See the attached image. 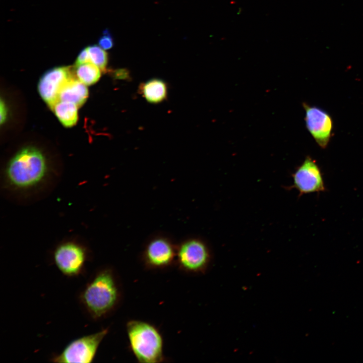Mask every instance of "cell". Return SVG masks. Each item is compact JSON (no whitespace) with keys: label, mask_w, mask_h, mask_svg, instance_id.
<instances>
[{"label":"cell","mask_w":363,"mask_h":363,"mask_svg":"<svg viewBox=\"0 0 363 363\" xmlns=\"http://www.w3.org/2000/svg\"><path fill=\"white\" fill-rule=\"evenodd\" d=\"M306 111L305 122L307 129L317 144L325 148L329 142L333 129L330 115L323 109L303 103Z\"/></svg>","instance_id":"obj_10"},{"label":"cell","mask_w":363,"mask_h":363,"mask_svg":"<svg viewBox=\"0 0 363 363\" xmlns=\"http://www.w3.org/2000/svg\"><path fill=\"white\" fill-rule=\"evenodd\" d=\"M89 258L88 249L81 243L73 240L58 244L52 255L54 266L64 276L68 278L83 275Z\"/></svg>","instance_id":"obj_5"},{"label":"cell","mask_w":363,"mask_h":363,"mask_svg":"<svg viewBox=\"0 0 363 363\" xmlns=\"http://www.w3.org/2000/svg\"><path fill=\"white\" fill-rule=\"evenodd\" d=\"M122 298L119 278L110 266L101 267L95 270L77 295L81 310L93 321H101L113 314L120 306Z\"/></svg>","instance_id":"obj_1"},{"label":"cell","mask_w":363,"mask_h":363,"mask_svg":"<svg viewBox=\"0 0 363 363\" xmlns=\"http://www.w3.org/2000/svg\"><path fill=\"white\" fill-rule=\"evenodd\" d=\"M176 246L169 238L158 235L146 244L141 255L145 269L161 270L175 264Z\"/></svg>","instance_id":"obj_7"},{"label":"cell","mask_w":363,"mask_h":363,"mask_svg":"<svg viewBox=\"0 0 363 363\" xmlns=\"http://www.w3.org/2000/svg\"><path fill=\"white\" fill-rule=\"evenodd\" d=\"M130 350L139 362L159 363L165 360L163 338L153 324L140 320H130L126 325Z\"/></svg>","instance_id":"obj_3"},{"label":"cell","mask_w":363,"mask_h":363,"mask_svg":"<svg viewBox=\"0 0 363 363\" xmlns=\"http://www.w3.org/2000/svg\"><path fill=\"white\" fill-rule=\"evenodd\" d=\"M139 92L150 103L157 104L164 101L167 95V86L161 79L154 78L142 83Z\"/></svg>","instance_id":"obj_12"},{"label":"cell","mask_w":363,"mask_h":363,"mask_svg":"<svg viewBox=\"0 0 363 363\" xmlns=\"http://www.w3.org/2000/svg\"><path fill=\"white\" fill-rule=\"evenodd\" d=\"M78 107L73 102L58 100L50 108L63 125L71 127L77 122Z\"/></svg>","instance_id":"obj_13"},{"label":"cell","mask_w":363,"mask_h":363,"mask_svg":"<svg viewBox=\"0 0 363 363\" xmlns=\"http://www.w3.org/2000/svg\"><path fill=\"white\" fill-rule=\"evenodd\" d=\"M73 69L75 76L86 85L94 84L101 77V69L91 62L75 65Z\"/></svg>","instance_id":"obj_14"},{"label":"cell","mask_w":363,"mask_h":363,"mask_svg":"<svg viewBox=\"0 0 363 363\" xmlns=\"http://www.w3.org/2000/svg\"><path fill=\"white\" fill-rule=\"evenodd\" d=\"M1 124L2 125L6 120L7 116V108L5 102L2 99L0 103Z\"/></svg>","instance_id":"obj_18"},{"label":"cell","mask_w":363,"mask_h":363,"mask_svg":"<svg viewBox=\"0 0 363 363\" xmlns=\"http://www.w3.org/2000/svg\"><path fill=\"white\" fill-rule=\"evenodd\" d=\"M293 184L290 189H295L299 196L307 194L324 192L326 188L322 172L316 162L307 156L302 163L292 173Z\"/></svg>","instance_id":"obj_8"},{"label":"cell","mask_w":363,"mask_h":363,"mask_svg":"<svg viewBox=\"0 0 363 363\" xmlns=\"http://www.w3.org/2000/svg\"><path fill=\"white\" fill-rule=\"evenodd\" d=\"M108 332L109 328L107 327L74 339L59 353L53 354L50 361L57 363L92 362L100 344Z\"/></svg>","instance_id":"obj_6"},{"label":"cell","mask_w":363,"mask_h":363,"mask_svg":"<svg viewBox=\"0 0 363 363\" xmlns=\"http://www.w3.org/2000/svg\"><path fill=\"white\" fill-rule=\"evenodd\" d=\"M90 62L105 71L108 63V55L104 49L100 46L93 45L88 46Z\"/></svg>","instance_id":"obj_15"},{"label":"cell","mask_w":363,"mask_h":363,"mask_svg":"<svg viewBox=\"0 0 363 363\" xmlns=\"http://www.w3.org/2000/svg\"><path fill=\"white\" fill-rule=\"evenodd\" d=\"M211 258L209 246L201 238H188L176 246L175 265L185 273H204L210 266Z\"/></svg>","instance_id":"obj_4"},{"label":"cell","mask_w":363,"mask_h":363,"mask_svg":"<svg viewBox=\"0 0 363 363\" xmlns=\"http://www.w3.org/2000/svg\"><path fill=\"white\" fill-rule=\"evenodd\" d=\"M75 77L73 67H58L51 69L40 78L38 91L45 102L51 108L58 100L59 92L72 78Z\"/></svg>","instance_id":"obj_9"},{"label":"cell","mask_w":363,"mask_h":363,"mask_svg":"<svg viewBox=\"0 0 363 363\" xmlns=\"http://www.w3.org/2000/svg\"><path fill=\"white\" fill-rule=\"evenodd\" d=\"M99 46L104 49H109L113 45V40L110 33L105 30L98 40Z\"/></svg>","instance_id":"obj_16"},{"label":"cell","mask_w":363,"mask_h":363,"mask_svg":"<svg viewBox=\"0 0 363 363\" xmlns=\"http://www.w3.org/2000/svg\"><path fill=\"white\" fill-rule=\"evenodd\" d=\"M49 167L38 149L27 146L18 151L8 161L5 171L6 183L12 189L25 192L35 189L47 179Z\"/></svg>","instance_id":"obj_2"},{"label":"cell","mask_w":363,"mask_h":363,"mask_svg":"<svg viewBox=\"0 0 363 363\" xmlns=\"http://www.w3.org/2000/svg\"><path fill=\"white\" fill-rule=\"evenodd\" d=\"M90 62V57L87 48L82 49L79 53L75 62V65Z\"/></svg>","instance_id":"obj_17"},{"label":"cell","mask_w":363,"mask_h":363,"mask_svg":"<svg viewBox=\"0 0 363 363\" xmlns=\"http://www.w3.org/2000/svg\"><path fill=\"white\" fill-rule=\"evenodd\" d=\"M88 97V90L86 85L74 77L62 88L58 100L71 102L80 107L85 102Z\"/></svg>","instance_id":"obj_11"}]
</instances>
